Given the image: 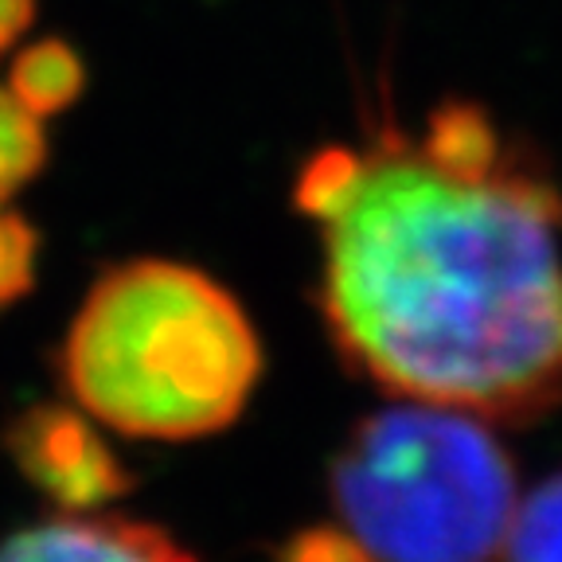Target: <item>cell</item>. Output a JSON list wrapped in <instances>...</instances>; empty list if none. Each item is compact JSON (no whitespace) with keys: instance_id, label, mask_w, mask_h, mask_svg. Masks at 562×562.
I'll list each match as a JSON object with an SVG mask.
<instances>
[{"instance_id":"cell-9","label":"cell","mask_w":562,"mask_h":562,"mask_svg":"<svg viewBox=\"0 0 562 562\" xmlns=\"http://www.w3.org/2000/svg\"><path fill=\"white\" fill-rule=\"evenodd\" d=\"M35 262H40V235L35 227L0 207V308H9L35 285Z\"/></svg>"},{"instance_id":"cell-6","label":"cell","mask_w":562,"mask_h":562,"mask_svg":"<svg viewBox=\"0 0 562 562\" xmlns=\"http://www.w3.org/2000/svg\"><path fill=\"white\" fill-rule=\"evenodd\" d=\"M12 98L35 117L63 114L87 90V63L67 40H40L12 63Z\"/></svg>"},{"instance_id":"cell-7","label":"cell","mask_w":562,"mask_h":562,"mask_svg":"<svg viewBox=\"0 0 562 562\" xmlns=\"http://www.w3.org/2000/svg\"><path fill=\"white\" fill-rule=\"evenodd\" d=\"M501 562H562V473L516 504Z\"/></svg>"},{"instance_id":"cell-11","label":"cell","mask_w":562,"mask_h":562,"mask_svg":"<svg viewBox=\"0 0 562 562\" xmlns=\"http://www.w3.org/2000/svg\"><path fill=\"white\" fill-rule=\"evenodd\" d=\"M35 20V0H0V47H9Z\"/></svg>"},{"instance_id":"cell-5","label":"cell","mask_w":562,"mask_h":562,"mask_svg":"<svg viewBox=\"0 0 562 562\" xmlns=\"http://www.w3.org/2000/svg\"><path fill=\"white\" fill-rule=\"evenodd\" d=\"M0 562H195L168 531L137 519H52L0 543Z\"/></svg>"},{"instance_id":"cell-3","label":"cell","mask_w":562,"mask_h":562,"mask_svg":"<svg viewBox=\"0 0 562 562\" xmlns=\"http://www.w3.org/2000/svg\"><path fill=\"white\" fill-rule=\"evenodd\" d=\"M333 504L371 562H496L519 504L516 465L484 418L403 398L348 434Z\"/></svg>"},{"instance_id":"cell-2","label":"cell","mask_w":562,"mask_h":562,"mask_svg":"<svg viewBox=\"0 0 562 562\" xmlns=\"http://www.w3.org/2000/svg\"><path fill=\"white\" fill-rule=\"evenodd\" d=\"M70 398L130 438L227 430L262 379L246 308L184 262L137 258L90 285L59 351Z\"/></svg>"},{"instance_id":"cell-10","label":"cell","mask_w":562,"mask_h":562,"mask_svg":"<svg viewBox=\"0 0 562 562\" xmlns=\"http://www.w3.org/2000/svg\"><path fill=\"white\" fill-rule=\"evenodd\" d=\"M278 562H371L344 527H308L281 547Z\"/></svg>"},{"instance_id":"cell-8","label":"cell","mask_w":562,"mask_h":562,"mask_svg":"<svg viewBox=\"0 0 562 562\" xmlns=\"http://www.w3.org/2000/svg\"><path fill=\"white\" fill-rule=\"evenodd\" d=\"M44 165L47 137L40 117L32 110H24L12 98V90H0V207L24 184H32Z\"/></svg>"},{"instance_id":"cell-1","label":"cell","mask_w":562,"mask_h":562,"mask_svg":"<svg viewBox=\"0 0 562 562\" xmlns=\"http://www.w3.org/2000/svg\"><path fill=\"white\" fill-rule=\"evenodd\" d=\"M316 227V305L356 375L492 422L562 403V188L476 102L422 133L383 117Z\"/></svg>"},{"instance_id":"cell-4","label":"cell","mask_w":562,"mask_h":562,"mask_svg":"<svg viewBox=\"0 0 562 562\" xmlns=\"http://www.w3.org/2000/svg\"><path fill=\"white\" fill-rule=\"evenodd\" d=\"M4 453L40 496L67 512H90L133 488V476L79 411L40 403L4 430Z\"/></svg>"}]
</instances>
